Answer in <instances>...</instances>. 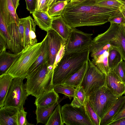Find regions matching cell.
Here are the masks:
<instances>
[{
    "label": "cell",
    "instance_id": "6da1fadb",
    "mask_svg": "<svg viewBox=\"0 0 125 125\" xmlns=\"http://www.w3.org/2000/svg\"><path fill=\"white\" fill-rule=\"evenodd\" d=\"M120 11L98 5L94 0H78L68 3L61 15L72 28L97 26L108 22L110 17Z\"/></svg>",
    "mask_w": 125,
    "mask_h": 125
},
{
    "label": "cell",
    "instance_id": "7a4b0ae2",
    "mask_svg": "<svg viewBox=\"0 0 125 125\" xmlns=\"http://www.w3.org/2000/svg\"><path fill=\"white\" fill-rule=\"evenodd\" d=\"M89 48L77 52L65 53L54 69L53 81L54 86L61 85L79 70L88 61Z\"/></svg>",
    "mask_w": 125,
    "mask_h": 125
},
{
    "label": "cell",
    "instance_id": "3957f363",
    "mask_svg": "<svg viewBox=\"0 0 125 125\" xmlns=\"http://www.w3.org/2000/svg\"><path fill=\"white\" fill-rule=\"evenodd\" d=\"M54 71L49 67L47 62L28 74L25 84L28 95L37 98L54 89Z\"/></svg>",
    "mask_w": 125,
    "mask_h": 125
},
{
    "label": "cell",
    "instance_id": "277c9868",
    "mask_svg": "<svg viewBox=\"0 0 125 125\" xmlns=\"http://www.w3.org/2000/svg\"><path fill=\"white\" fill-rule=\"evenodd\" d=\"M42 42L24 48L5 73L13 78H25L29 70L40 54Z\"/></svg>",
    "mask_w": 125,
    "mask_h": 125
},
{
    "label": "cell",
    "instance_id": "5b68a950",
    "mask_svg": "<svg viewBox=\"0 0 125 125\" xmlns=\"http://www.w3.org/2000/svg\"><path fill=\"white\" fill-rule=\"evenodd\" d=\"M119 98L104 85L86 97L101 120Z\"/></svg>",
    "mask_w": 125,
    "mask_h": 125
},
{
    "label": "cell",
    "instance_id": "8992f818",
    "mask_svg": "<svg viewBox=\"0 0 125 125\" xmlns=\"http://www.w3.org/2000/svg\"><path fill=\"white\" fill-rule=\"evenodd\" d=\"M24 78H14L5 99L4 106L24 108L26 100L29 96L25 84Z\"/></svg>",
    "mask_w": 125,
    "mask_h": 125
},
{
    "label": "cell",
    "instance_id": "52a82bcc",
    "mask_svg": "<svg viewBox=\"0 0 125 125\" xmlns=\"http://www.w3.org/2000/svg\"><path fill=\"white\" fill-rule=\"evenodd\" d=\"M105 75L102 73L89 58L83 80L80 86L83 88L86 97L104 85Z\"/></svg>",
    "mask_w": 125,
    "mask_h": 125
},
{
    "label": "cell",
    "instance_id": "ba28073f",
    "mask_svg": "<svg viewBox=\"0 0 125 125\" xmlns=\"http://www.w3.org/2000/svg\"><path fill=\"white\" fill-rule=\"evenodd\" d=\"M61 113L63 122L66 125H93L84 106L78 107L66 104L61 107Z\"/></svg>",
    "mask_w": 125,
    "mask_h": 125
},
{
    "label": "cell",
    "instance_id": "9c48e42d",
    "mask_svg": "<svg viewBox=\"0 0 125 125\" xmlns=\"http://www.w3.org/2000/svg\"><path fill=\"white\" fill-rule=\"evenodd\" d=\"M93 34L87 33L72 28L66 41L65 53L82 51L89 48L92 40Z\"/></svg>",
    "mask_w": 125,
    "mask_h": 125
},
{
    "label": "cell",
    "instance_id": "30bf717a",
    "mask_svg": "<svg viewBox=\"0 0 125 125\" xmlns=\"http://www.w3.org/2000/svg\"><path fill=\"white\" fill-rule=\"evenodd\" d=\"M48 49V65L53 66L56 56L62 43L66 41L52 29L47 31Z\"/></svg>",
    "mask_w": 125,
    "mask_h": 125
},
{
    "label": "cell",
    "instance_id": "8fae6325",
    "mask_svg": "<svg viewBox=\"0 0 125 125\" xmlns=\"http://www.w3.org/2000/svg\"><path fill=\"white\" fill-rule=\"evenodd\" d=\"M104 84L115 96L119 97L125 93V83L110 69L105 74Z\"/></svg>",
    "mask_w": 125,
    "mask_h": 125
},
{
    "label": "cell",
    "instance_id": "7c38bea8",
    "mask_svg": "<svg viewBox=\"0 0 125 125\" xmlns=\"http://www.w3.org/2000/svg\"><path fill=\"white\" fill-rule=\"evenodd\" d=\"M0 13L8 24L13 22L18 24L20 18L11 0H0Z\"/></svg>",
    "mask_w": 125,
    "mask_h": 125
},
{
    "label": "cell",
    "instance_id": "4fadbf2b",
    "mask_svg": "<svg viewBox=\"0 0 125 125\" xmlns=\"http://www.w3.org/2000/svg\"><path fill=\"white\" fill-rule=\"evenodd\" d=\"M0 108V125H18L19 108L5 106Z\"/></svg>",
    "mask_w": 125,
    "mask_h": 125
},
{
    "label": "cell",
    "instance_id": "5bb4252c",
    "mask_svg": "<svg viewBox=\"0 0 125 125\" xmlns=\"http://www.w3.org/2000/svg\"><path fill=\"white\" fill-rule=\"evenodd\" d=\"M121 25L115 23H110L108 29L105 32L98 35L92 40V42L102 45L110 44Z\"/></svg>",
    "mask_w": 125,
    "mask_h": 125
},
{
    "label": "cell",
    "instance_id": "9a60e30c",
    "mask_svg": "<svg viewBox=\"0 0 125 125\" xmlns=\"http://www.w3.org/2000/svg\"><path fill=\"white\" fill-rule=\"evenodd\" d=\"M34 20L30 16L27 17L24 25V48L37 43L35 34L36 25Z\"/></svg>",
    "mask_w": 125,
    "mask_h": 125
},
{
    "label": "cell",
    "instance_id": "2e32d148",
    "mask_svg": "<svg viewBox=\"0 0 125 125\" xmlns=\"http://www.w3.org/2000/svg\"><path fill=\"white\" fill-rule=\"evenodd\" d=\"M52 29L66 41L69 37L72 28L66 22L60 15L53 17Z\"/></svg>",
    "mask_w": 125,
    "mask_h": 125
},
{
    "label": "cell",
    "instance_id": "e0dca14e",
    "mask_svg": "<svg viewBox=\"0 0 125 125\" xmlns=\"http://www.w3.org/2000/svg\"><path fill=\"white\" fill-rule=\"evenodd\" d=\"M59 98L58 93L54 89L36 98L34 104L36 107H49L56 103L58 101Z\"/></svg>",
    "mask_w": 125,
    "mask_h": 125
},
{
    "label": "cell",
    "instance_id": "ac0fdd59",
    "mask_svg": "<svg viewBox=\"0 0 125 125\" xmlns=\"http://www.w3.org/2000/svg\"><path fill=\"white\" fill-rule=\"evenodd\" d=\"M32 14L36 24L42 30L47 31L52 29L53 17L48 12L36 10Z\"/></svg>",
    "mask_w": 125,
    "mask_h": 125
},
{
    "label": "cell",
    "instance_id": "d6986e66",
    "mask_svg": "<svg viewBox=\"0 0 125 125\" xmlns=\"http://www.w3.org/2000/svg\"><path fill=\"white\" fill-rule=\"evenodd\" d=\"M125 103V96L119 97L100 121V125H107L119 113Z\"/></svg>",
    "mask_w": 125,
    "mask_h": 125
},
{
    "label": "cell",
    "instance_id": "ffe728a7",
    "mask_svg": "<svg viewBox=\"0 0 125 125\" xmlns=\"http://www.w3.org/2000/svg\"><path fill=\"white\" fill-rule=\"evenodd\" d=\"M42 42L40 53L29 69L28 74L31 73L38 67L48 61V42L47 35Z\"/></svg>",
    "mask_w": 125,
    "mask_h": 125
},
{
    "label": "cell",
    "instance_id": "44dd1931",
    "mask_svg": "<svg viewBox=\"0 0 125 125\" xmlns=\"http://www.w3.org/2000/svg\"><path fill=\"white\" fill-rule=\"evenodd\" d=\"M22 52L12 53L6 51L0 53V75L6 72Z\"/></svg>",
    "mask_w": 125,
    "mask_h": 125
},
{
    "label": "cell",
    "instance_id": "7402d4cb",
    "mask_svg": "<svg viewBox=\"0 0 125 125\" xmlns=\"http://www.w3.org/2000/svg\"><path fill=\"white\" fill-rule=\"evenodd\" d=\"M111 44L120 53L123 60H125V31L123 25H121Z\"/></svg>",
    "mask_w": 125,
    "mask_h": 125
},
{
    "label": "cell",
    "instance_id": "603a6c76",
    "mask_svg": "<svg viewBox=\"0 0 125 125\" xmlns=\"http://www.w3.org/2000/svg\"><path fill=\"white\" fill-rule=\"evenodd\" d=\"M14 78L6 73L0 75V108L4 106L5 99Z\"/></svg>",
    "mask_w": 125,
    "mask_h": 125
},
{
    "label": "cell",
    "instance_id": "cb8c5ba5",
    "mask_svg": "<svg viewBox=\"0 0 125 125\" xmlns=\"http://www.w3.org/2000/svg\"><path fill=\"white\" fill-rule=\"evenodd\" d=\"M88 61L84 63L79 70L68 77L61 85L70 86L75 88L80 86L86 69Z\"/></svg>",
    "mask_w": 125,
    "mask_h": 125
},
{
    "label": "cell",
    "instance_id": "d4e9b609",
    "mask_svg": "<svg viewBox=\"0 0 125 125\" xmlns=\"http://www.w3.org/2000/svg\"><path fill=\"white\" fill-rule=\"evenodd\" d=\"M61 100H59L55 104L49 107H36L35 114L36 115L37 125L39 123L45 125L55 107Z\"/></svg>",
    "mask_w": 125,
    "mask_h": 125
},
{
    "label": "cell",
    "instance_id": "484cf974",
    "mask_svg": "<svg viewBox=\"0 0 125 125\" xmlns=\"http://www.w3.org/2000/svg\"><path fill=\"white\" fill-rule=\"evenodd\" d=\"M112 47L109 43L105 45H99L91 43L89 47L90 56L93 58L92 62L93 63L101 55L105 52L109 51Z\"/></svg>",
    "mask_w": 125,
    "mask_h": 125
},
{
    "label": "cell",
    "instance_id": "4316f807",
    "mask_svg": "<svg viewBox=\"0 0 125 125\" xmlns=\"http://www.w3.org/2000/svg\"><path fill=\"white\" fill-rule=\"evenodd\" d=\"M109 51L100 55L93 63L102 73L105 74L110 69L108 63Z\"/></svg>",
    "mask_w": 125,
    "mask_h": 125
},
{
    "label": "cell",
    "instance_id": "83f0119b",
    "mask_svg": "<svg viewBox=\"0 0 125 125\" xmlns=\"http://www.w3.org/2000/svg\"><path fill=\"white\" fill-rule=\"evenodd\" d=\"M73 99L71 103L74 106L80 107L83 106L86 98L84 90L82 86L75 88V91Z\"/></svg>",
    "mask_w": 125,
    "mask_h": 125
},
{
    "label": "cell",
    "instance_id": "f1b7e54d",
    "mask_svg": "<svg viewBox=\"0 0 125 125\" xmlns=\"http://www.w3.org/2000/svg\"><path fill=\"white\" fill-rule=\"evenodd\" d=\"M61 113V107L58 104L49 117L46 125H63Z\"/></svg>",
    "mask_w": 125,
    "mask_h": 125
},
{
    "label": "cell",
    "instance_id": "f546056e",
    "mask_svg": "<svg viewBox=\"0 0 125 125\" xmlns=\"http://www.w3.org/2000/svg\"><path fill=\"white\" fill-rule=\"evenodd\" d=\"M84 107L86 113L93 125H100L101 119L94 111L86 98Z\"/></svg>",
    "mask_w": 125,
    "mask_h": 125
},
{
    "label": "cell",
    "instance_id": "4dcf8cb0",
    "mask_svg": "<svg viewBox=\"0 0 125 125\" xmlns=\"http://www.w3.org/2000/svg\"><path fill=\"white\" fill-rule=\"evenodd\" d=\"M108 63L110 69H114L122 60L120 53L112 47L109 51Z\"/></svg>",
    "mask_w": 125,
    "mask_h": 125
},
{
    "label": "cell",
    "instance_id": "1f68e13d",
    "mask_svg": "<svg viewBox=\"0 0 125 125\" xmlns=\"http://www.w3.org/2000/svg\"><path fill=\"white\" fill-rule=\"evenodd\" d=\"M95 3L100 6L119 9L125 6V2L122 0H94Z\"/></svg>",
    "mask_w": 125,
    "mask_h": 125
},
{
    "label": "cell",
    "instance_id": "d6a6232c",
    "mask_svg": "<svg viewBox=\"0 0 125 125\" xmlns=\"http://www.w3.org/2000/svg\"><path fill=\"white\" fill-rule=\"evenodd\" d=\"M68 3L66 1L56 2L49 8L48 14L52 17L61 15L64 8Z\"/></svg>",
    "mask_w": 125,
    "mask_h": 125
},
{
    "label": "cell",
    "instance_id": "836d02e7",
    "mask_svg": "<svg viewBox=\"0 0 125 125\" xmlns=\"http://www.w3.org/2000/svg\"><path fill=\"white\" fill-rule=\"evenodd\" d=\"M54 89L57 93H60L68 97L70 100L74 96L75 88L68 85H60L54 86Z\"/></svg>",
    "mask_w": 125,
    "mask_h": 125
},
{
    "label": "cell",
    "instance_id": "e575fe53",
    "mask_svg": "<svg viewBox=\"0 0 125 125\" xmlns=\"http://www.w3.org/2000/svg\"><path fill=\"white\" fill-rule=\"evenodd\" d=\"M116 74L125 83V61L122 60L113 69Z\"/></svg>",
    "mask_w": 125,
    "mask_h": 125
},
{
    "label": "cell",
    "instance_id": "d590c367",
    "mask_svg": "<svg viewBox=\"0 0 125 125\" xmlns=\"http://www.w3.org/2000/svg\"><path fill=\"white\" fill-rule=\"evenodd\" d=\"M26 19L27 17L20 19L18 25L20 41L22 46L24 48L25 42L24 25Z\"/></svg>",
    "mask_w": 125,
    "mask_h": 125
},
{
    "label": "cell",
    "instance_id": "8d00e7d4",
    "mask_svg": "<svg viewBox=\"0 0 125 125\" xmlns=\"http://www.w3.org/2000/svg\"><path fill=\"white\" fill-rule=\"evenodd\" d=\"M27 112L25 111L24 108L19 109L17 116L18 125H33L29 123L26 119Z\"/></svg>",
    "mask_w": 125,
    "mask_h": 125
},
{
    "label": "cell",
    "instance_id": "74e56055",
    "mask_svg": "<svg viewBox=\"0 0 125 125\" xmlns=\"http://www.w3.org/2000/svg\"><path fill=\"white\" fill-rule=\"evenodd\" d=\"M108 21L110 23H115L123 25L125 24V18L120 11L118 12L110 17L108 19Z\"/></svg>",
    "mask_w": 125,
    "mask_h": 125
},
{
    "label": "cell",
    "instance_id": "f35d334b",
    "mask_svg": "<svg viewBox=\"0 0 125 125\" xmlns=\"http://www.w3.org/2000/svg\"><path fill=\"white\" fill-rule=\"evenodd\" d=\"M66 41L62 44L61 48L56 56L53 66V69L54 70L58 63L62 58L65 53Z\"/></svg>",
    "mask_w": 125,
    "mask_h": 125
},
{
    "label": "cell",
    "instance_id": "ab89813d",
    "mask_svg": "<svg viewBox=\"0 0 125 125\" xmlns=\"http://www.w3.org/2000/svg\"><path fill=\"white\" fill-rule=\"evenodd\" d=\"M48 9L47 0H37L36 10L48 12Z\"/></svg>",
    "mask_w": 125,
    "mask_h": 125
},
{
    "label": "cell",
    "instance_id": "60d3db41",
    "mask_svg": "<svg viewBox=\"0 0 125 125\" xmlns=\"http://www.w3.org/2000/svg\"><path fill=\"white\" fill-rule=\"evenodd\" d=\"M26 9L32 14L36 10L37 0H25Z\"/></svg>",
    "mask_w": 125,
    "mask_h": 125
},
{
    "label": "cell",
    "instance_id": "b9f144b4",
    "mask_svg": "<svg viewBox=\"0 0 125 125\" xmlns=\"http://www.w3.org/2000/svg\"><path fill=\"white\" fill-rule=\"evenodd\" d=\"M125 117V103L123 105L119 113L111 120L107 125H109L111 123Z\"/></svg>",
    "mask_w": 125,
    "mask_h": 125
},
{
    "label": "cell",
    "instance_id": "7bdbcfd3",
    "mask_svg": "<svg viewBox=\"0 0 125 125\" xmlns=\"http://www.w3.org/2000/svg\"><path fill=\"white\" fill-rule=\"evenodd\" d=\"M6 45L5 41L0 36V53L6 51Z\"/></svg>",
    "mask_w": 125,
    "mask_h": 125
},
{
    "label": "cell",
    "instance_id": "ee69618b",
    "mask_svg": "<svg viewBox=\"0 0 125 125\" xmlns=\"http://www.w3.org/2000/svg\"><path fill=\"white\" fill-rule=\"evenodd\" d=\"M109 125H125V117L114 122Z\"/></svg>",
    "mask_w": 125,
    "mask_h": 125
},
{
    "label": "cell",
    "instance_id": "f6af8a7d",
    "mask_svg": "<svg viewBox=\"0 0 125 125\" xmlns=\"http://www.w3.org/2000/svg\"><path fill=\"white\" fill-rule=\"evenodd\" d=\"M15 9L16 10L19 5V0H11Z\"/></svg>",
    "mask_w": 125,
    "mask_h": 125
},
{
    "label": "cell",
    "instance_id": "bcb514c9",
    "mask_svg": "<svg viewBox=\"0 0 125 125\" xmlns=\"http://www.w3.org/2000/svg\"><path fill=\"white\" fill-rule=\"evenodd\" d=\"M57 0H47V2L49 8L55 3Z\"/></svg>",
    "mask_w": 125,
    "mask_h": 125
},
{
    "label": "cell",
    "instance_id": "7dc6e473",
    "mask_svg": "<svg viewBox=\"0 0 125 125\" xmlns=\"http://www.w3.org/2000/svg\"><path fill=\"white\" fill-rule=\"evenodd\" d=\"M125 18V8L122 7L119 9Z\"/></svg>",
    "mask_w": 125,
    "mask_h": 125
},
{
    "label": "cell",
    "instance_id": "c3c4849f",
    "mask_svg": "<svg viewBox=\"0 0 125 125\" xmlns=\"http://www.w3.org/2000/svg\"><path fill=\"white\" fill-rule=\"evenodd\" d=\"M71 1V0H57L56 1V2H59V1H67L68 3L70 2Z\"/></svg>",
    "mask_w": 125,
    "mask_h": 125
},
{
    "label": "cell",
    "instance_id": "681fc988",
    "mask_svg": "<svg viewBox=\"0 0 125 125\" xmlns=\"http://www.w3.org/2000/svg\"><path fill=\"white\" fill-rule=\"evenodd\" d=\"M123 26L124 28V30H125V24L124 25H123Z\"/></svg>",
    "mask_w": 125,
    "mask_h": 125
},
{
    "label": "cell",
    "instance_id": "f907efd6",
    "mask_svg": "<svg viewBox=\"0 0 125 125\" xmlns=\"http://www.w3.org/2000/svg\"><path fill=\"white\" fill-rule=\"evenodd\" d=\"M122 0L124 1L125 2V0ZM124 7L125 8V6H124Z\"/></svg>",
    "mask_w": 125,
    "mask_h": 125
},
{
    "label": "cell",
    "instance_id": "816d5d0a",
    "mask_svg": "<svg viewBox=\"0 0 125 125\" xmlns=\"http://www.w3.org/2000/svg\"><path fill=\"white\" fill-rule=\"evenodd\" d=\"M124 61H125V60Z\"/></svg>",
    "mask_w": 125,
    "mask_h": 125
}]
</instances>
